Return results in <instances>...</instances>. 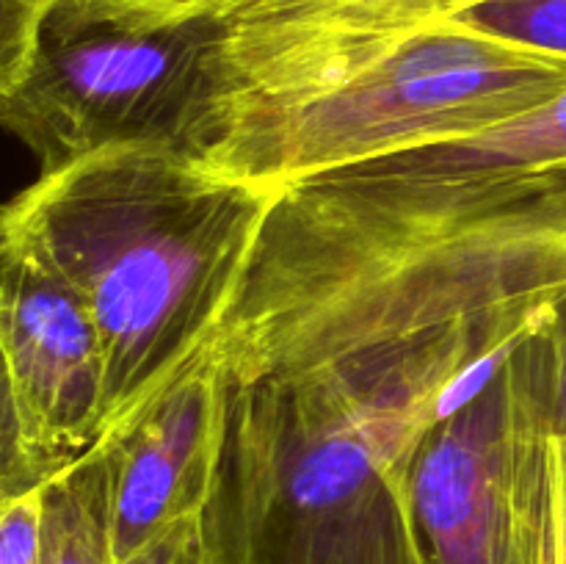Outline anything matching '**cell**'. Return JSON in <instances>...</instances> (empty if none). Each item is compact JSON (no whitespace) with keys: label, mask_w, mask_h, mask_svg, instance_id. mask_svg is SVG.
I'll use <instances>...</instances> for the list:
<instances>
[{"label":"cell","mask_w":566,"mask_h":564,"mask_svg":"<svg viewBox=\"0 0 566 564\" xmlns=\"http://www.w3.org/2000/svg\"><path fill=\"white\" fill-rule=\"evenodd\" d=\"M562 296L566 86L470 136L282 182L213 352L249 385Z\"/></svg>","instance_id":"6da1fadb"},{"label":"cell","mask_w":566,"mask_h":564,"mask_svg":"<svg viewBox=\"0 0 566 564\" xmlns=\"http://www.w3.org/2000/svg\"><path fill=\"white\" fill-rule=\"evenodd\" d=\"M564 86L566 59L475 31L440 0H241L202 158L280 188L501 125Z\"/></svg>","instance_id":"7a4b0ae2"},{"label":"cell","mask_w":566,"mask_h":564,"mask_svg":"<svg viewBox=\"0 0 566 564\" xmlns=\"http://www.w3.org/2000/svg\"><path fill=\"white\" fill-rule=\"evenodd\" d=\"M542 315L230 382L221 468L202 512L210 564H429L415 453L442 396Z\"/></svg>","instance_id":"3957f363"},{"label":"cell","mask_w":566,"mask_h":564,"mask_svg":"<svg viewBox=\"0 0 566 564\" xmlns=\"http://www.w3.org/2000/svg\"><path fill=\"white\" fill-rule=\"evenodd\" d=\"M276 197L186 149L125 144L6 205L3 249L75 293L97 330L108 435L213 352Z\"/></svg>","instance_id":"277c9868"},{"label":"cell","mask_w":566,"mask_h":564,"mask_svg":"<svg viewBox=\"0 0 566 564\" xmlns=\"http://www.w3.org/2000/svg\"><path fill=\"white\" fill-rule=\"evenodd\" d=\"M221 39L224 14L164 22L59 0L31 70L0 97V116L39 175L125 144L202 158Z\"/></svg>","instance_id":"5b68a950"},{"label":"cell","mask_w":566,"mask_h":564,"mask_svg":"<svg viewBox=\"0 0 566 564\" xmlns=\"http://www.w3.org/2000/svg\"><path fill=\"white\" fill-rule=\"evenodd\" d=\"M412 506L429 564H558V431L536 326L426 431Z\"/></svg>","instance_id":"8992f818"},{"label":"cell","mask_w":566,"mask_h":564,"mask_svg":"<svg viewBox=\"0 0 566 564\" xmlns=\"http://www.w3.org/2000/svg\"><path fill=\"white\" fill-rule=\"evenodd\" d=\"M0 498L39 490L105 440V359L75 293L3 249Z\"/></svg>","instance_id":"52a82bcc"},{"label":"cell","mask_w":566,"mask_h":564,"mask_svg":"<svg viewBox=\"0 0 566 564\" xmlns=\"http://www.w3.org/2000/svg\"><path fill=\"white\" fill-rule=\"evenodd\" d=\"M230 409V376L210 352L108 435L114 451L116 564L180 520L202 514L216 490Z\"/></svg>","instance_id":"ba28073f"},{"label":"cell","mask_w":566,"mask_h":564,"mask_svg":"<svg viewBox=\"0 0 566 564\" xmlns=\"http://www.w3.org/2000/svg\"><path fill=\"white\" fill-rule=\"evenodd\" d=\"M42 564H116L114 451L92 453L42 487Z\"/></svg>","instance_id":"9c48e42d"},{"label":"cell","mask_w":566,"mask_h":564,"mask_svg":"<svg viewBox=\"0 0 566 564\" xmlns=\"http://www.w3.org/2000/svg\"><path fill=\"white\" fill-rule=\"evenodd\" d=\"M453 17L475 31L566 59V0H492Z\"/></svg>","instance_id":"30bf717a"},{"label":"cell","mask_w":566,"mask_h":564,"mask_svg":"<svg viewBox=\"0 0 566 564\" xmlns=\"http://www.w3.org/2000/svg\"><path fill=\"white\" fill-rule=\"evenodd\" d=\"M59 0H3L0 22V97L25 77L36 59L44 22Z\"/></svg>","instance_id":"8fae6325"},{"label":"cell","mask_w":566,"mask_h":564,"mask_svg":"<svg viewBox=\"0 0 566 564\" xmlns=\"http://www.w3.org/2000/svg\"><path fill=\"white\" fill-rule=\"evenodd\" d=\"M42 487L0 498V564H42Z\"/></svg>","instance_id":"7c38bea8"},{"label":"cell","mask_w":566,"mask_h":564,"mask_svg":"<svg viewBox=\"0 0 566 564\" xmlns=\"http://www.w3.org/2000/svg\"><path fill=\"white\" fill-rule=\"evenodd\" d=\"M536 337L545 359L547 401L558 435H566V296L558 299L536 324Z\"/></svg>","instance_id":"4fadbf2b"},{"label":"cell","mask_w":566,"mask_h":564,"mask_svg":"<svg viewBox=\"0 0 566 564\" xmlns=\"http://www.w3.org/2000/svg\"><path fill=\"white\" fill-rule=\"evenodd\" d=\"M119 564H210L202 514L169 525Z\"/></svg>","instance_id":"5bb4252c"},{"label":"cell","mask_w":566,"mask_h":564,"mask_svg":"<svg viewBox=\"0 0 566 564\" xmlns=\"http://www.w3.org/2000/svg\"><path fill=\"white\" fill-rule=\"evenodd\" d=\"M108 9L127 11V14L149 17L164 22H188L202 17H221L235 9L241 0H94Z\"/></svg>","instance_id":"9a60e30c"},{"label":"cell","mask_w":566,"mask_h":564,"mask_svg":"<svg viewBox=\"0 0 566 564\" xmlns=\"http://www.w3.org/2000/svg\"><path fill=\"white\" fill-rule=\"evenodd\" d=\"M558 564H566V435H558Z\"/></svg>","instance_id":"2e32d148"},{"label":"cell","mask_w":566,"mask_h":564,"mask_svg":"<svg viewBox=\"0 0 566 564\" xmlns=\"http://www.w3.org/2000/svg\"><path fill=\"white\" fill-rule=\"evenodd\" d=\"M442 6H446L451 14H457V11L462 9H470V6H481V3H492V0H440Z\"/></svg>","instance_id":"e0dca14e"}]
</instances>
